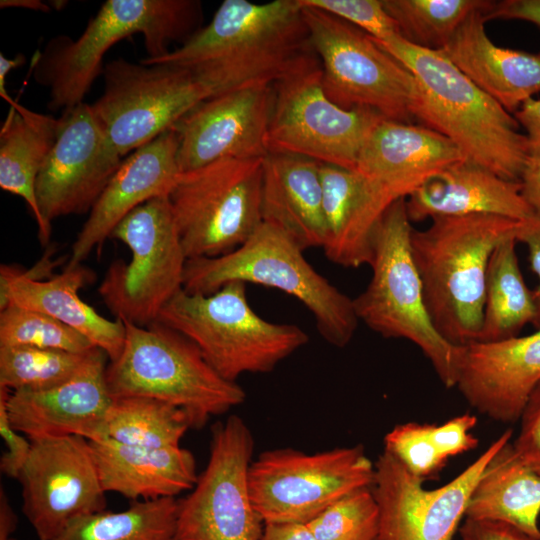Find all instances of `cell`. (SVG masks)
Returning <instances> with one entry per match:
<instances>
[{"label":"cell","mask_w":540,"mask_h":540,"mask_svg":"<svg viewBox=\"0 0 540 540\" xmlns=\"http://www.w3.org/2000/svg\"><path fill=\"white\" fill-rule=\"evenodd\" d=\"M91 275L80 264L40 280L25 276L21 269L2 264L0 309L16 305L49 315L78 331L103 350L109 361H114L124 347L125 324L118 318L109 320L103 317L80 298L78 292Z\"/></svg>","instance_id":"26"},{"label":"cell","mask_w":540,"mask_h":540,"mask_svg":"<svg viewBox=\"0 0 540 540\" xmlns=\"http://www.w3.org/2000/svg\"><path fill=\"white\" fill-rule=\"evenodd\" d=\"M514 117L526 131L529 155L540 156V98L524 102Z\"/></svg>","instance_id":"46"},{"label":"cell","mask_w":540,"mask_h":540,"mask_svg":"<svg viewBox=\"0 0 540 540\" xmlns=\"http://www.w3.org/2000/svg\"><path fill=\"white\" fill-rule=\"evenodd\" d=\"M179 137L171 128L122 160L78 233L66 267L81 264L100 252L120 221L156 197L168 196L179 176Z\"/></svg>","instance_id":"22"},{"label":"cell","mask_w":540,"mask_h":540,"mask_svg":"<svg viewBox=\"0 0 540 540\" xmlns=\"http://www.w3.org/2000/svg\"><path fill=\"white\" fill-rule=\"evenodd\" d=\"M515 237L500 243L489 261L482 327L477 342H497L518 336L536 318V308L523 278Z\"/></svg>","instance_id":"32"},{"label":"cell","mask_w":540,"mask_h":540,"mask_svg":"<svg viewBox=\"0 0 540 540\" xmlns=\"http://www.w3.org/2000/svg\"><path fill=\"white\" fill-rule=\"evenodd\" d=\"M512 436L511 429L504 431L460 474L432 490L383 450L374 463L372 484L379 507L376 540H453L486 463Z\"/></svg>","instance_id":"16"},{"label":"cell","mask_w":540,"mask_h":540,"mask_svg":"<svg viewBox=\"0 0 540 540\" xmlns=\"http://www.w3.org/2000/svg\"><path fill=\"white\" fill-rule=\"evenodd\" d=\"M263 159H223L179 174L168 199L187 259L226 255L260 226Z\"/></svg>","instance_id":"9"},{"label":"cell","mask_w":540,"mask_h":540,"mask_svg":"<svg viewBox=\"0 0 540 540\" xmlns=\"http://www.w3.org/2000/svg\"><path fill=\"white\" fill-rule=\"evenodd\" d=\"M521 193L535 212H540V156H530L520 177Z\"/></svg>","instance_id":"47"},{"label":"cell","mask_w":540,"mask_h":540,"mask_svg":"<svg viewBox=\"0 0 540 540\" xmlns=\"http://www.w3.org/2000/svg\"><path fill=\"white\" fill-rule=\"evenodd\" d=\"M406 198L384 213L374 239L372 276L353 299L359 322L386 338L415 344L446 388L456 387L461 347L448 342L428 312L421 278L411 250L413 231Z\"/></svg>","instance_id":"8"},{"label":"cell","mask_w":540,"mask_h":540,"mask_svg":"<svg viewBox=\"0 0 540 540\" xmlns=\"http://www.w3.org/2000/svg\"><path fill=\"white\" fill-rule=\"evenodd\" d=\"M520 428L512 442L519 457L540 474V382L530 394L519 419Z\"/></svg>","instance_id":"41"},{"label":"cell","mask_w":540,"mask_h":540,"mask_svg":"<svg viewBox=\"0 0 540 540\" xmlns=\"http://www.w3.org/2000/svg\"><path fill=\"white\" fill-rule=\"evenodd\" d=\"M261 214L262 222L279 228L303 251L323 248L326 223L320 163L268 153L263 159Z\"/></svg>","instance_id":"28"},{"label":"cell","mask_w":540,"mask_h":540,"mask_svg":"<svg viewBox=\"0 0 540 540\" xmlns=\"http://www.w3.org/2000/svg\"><path fill=\"white\" fill-rule=\"evenodd\" d=\"M91 351L73 353L27 346L0 347V388L13 392L57 386L78 371Z\"/></svg>","instance_id":"36"},{"label":"cell","mask_w":540,"mask_h":540,"mask_svg":"<svg viewBox=\"0 0 540 540\" xmlns=\"http://www.w3.org/2000/svg\"><path fill=\"white\" fill-rule=\"evenodd\" d=\"M516 239L526 246L531 270L538 278V285L532 290L536 308L533 325L536 329H540V212H535L530 218L522 221Z\"/></svg>","instance_id":"44"},{"label":"cell","mask_w":540,"mask_h":540,"mask_svg":"<svg viewBox=\"0 0 540 540\" xmlns=\"http://www.w3.org/2000/svg\"><path fill=\"white\" fill-rule=\"evenodd\" d=\"M56 142L36 180L35 194L47 237L56 218L91 211L119 168L91 105L63 111Z\"/></svg>","instance_id":"18"},{"label":"cell","mask_w":540,"mask_h":540,"mask_svg":"<svg viewBox=\"0 0 540 540\" xmlns=\"http://www.w3.org/2000/svg\"><path fill=\"white\" fill-rule=\"evenodd\" d=\"M375 466L362 445L317 453L262 452L249 468L253 505L265 523H308L344 495L372 486Z\"/></svg>","instance_id":"12"},{"label":"cell","mask_w":540,"mask_h":540,"mask_svg":"<svg viewBox=\"0 0 540 540\" xmlns=\"http://www.w3.org/2000/svg\"><path fill=\"white\" fill-rule=\"evenodd\" d=\"M385 451L424 482L437 480L452 452L442 424L406 422L394 426L383 439Z\"/></svg>","instance_id":"38"},{"label":"cell","mask_w":540,"mask_h":540,"mask_svg":"<svg viewBox=\"0 0 540 540\" xmlns=\"http://www.w3.org/2000/svg\"><path fill=\"white\" fill-rule=\"evenodd\" d=\"M232 281L278 289L301 302L313 315L325 341L343 348L359 324L353 299L306 260L303 250L279 228L262 222L234 251L215 258L187 259L183 289L210 294Z\"/></svg>","instance_id":"5"},{"label":"cell","mask_w":540,"mask_h":540,"mask_svg":"<svg viewBox=\"0 0 540 540\" xmlns=\"http://www.w3.org/2000/svg\"><path fill=\"white\" fill-rule=\"evenodd\" d=\"M488 0H382L399 35L421 48L440 50L472 12L487 9Z\"/></svg>","instance_id":"35"},{"label":"cell","mask_w":540,"mask_h":540,"mask_svg":"<svg viewBox=\"0 0 540 540\" xmlns=\"http://www.w3.org/2000/svg\"><path fill=\"white\" fill-rule=\"evenodd\" d=\"M261 540H317L304 523H265Z\"/></svg>","instance_id":"48"},{"label":"cell","mask_w":540,"mask_h":540,"mask_svg":"<svg viewBox=\"0 0 540 540\" xmlns=\"http://www.w3.org/2000/svg\"><path fill=\"white\" fill-rule=\"evenodd\" d=\"M459 534L460 540H536L504 522L469 518L461 524Z\"/></svg>","instance_id":"43"},{"label":"cell","mask_w":540,"mask_h":540,"mask_svg":"<svg viewBox=\"0 0 540 540\" xmlns=\"http://www.w3.org/2000/svg\"><path fill=\"white\" fill-rule=\"evenodd\" d=\"M175 497L132 501L122 511H99L71 522L54 540H174Z\"/></svg>","instance_id":"34"},{"label":"cell","mask_w":540,"mask_h":540,"mask_svg":"<svg viewBox=\"0 0 540 540\" xmlns=\"http://www.w3.org/2000/svg\"><path fill=\"white\" fill-rule=\"evenodd\" d=\"M540 474L519 457L511 440L486 463L465 518L504 522L540 540Z\"/></svg>","instance_id":"30"},{"label":"cell","mask_w":540,"mask_h":540,"mask_svg":"<svg viewBox=\"0 0 540 540\" xmlns=\"http://www.w3.org/2000/svg\"><path fill=\"white\" fill-rule=\"evenodd\" d=\"M0 129V187L22 197L32 212L43 246L50 239L37 205L35 187L39 172L58 136L60 121L32 111L13 99Z\"/></svg>","instance_id":"31"},{"label":"cell","mask_w":540,"mask_h":540,"mask_svg":"<svg viewBox=\"0 0 540 540\" xmlns=\"http://www.w3.org/2000/svg\"><path fill=\"white\" fill-rule=\"evenodd\" d=\"M156 321L191 340L211 367L231 382L245 373L271 372L309 340L295 324L258 315L248 302L247 284L240 281L210 294L182 288Z\"/></svg>","instance_id":"7"},{"label":"cell","mask_w":540,"mask_h":540,"mask_svg":"<svg viewBox=\"0 0 540 540\" xmlns=\"http://www.w3.org/2000/svg\"><path fill=\"white\" fill-rule=\"evenodd\" d=\"M142 64L189 70L211 93L274 83L319 61L297 0H225L179 48Z\"/></svg>","instance_id":"1"},{"label":"cell","mask_w":540,"mask_h":540,"mask_svg":"<svg viewBox=\"0 0 540 540\" xmlns=\"http://www.w3.org/2000/svg\"><path fill=\"white\" fill-rule=\"evenodd\" d=\"M193 428L189 414L169 403L142 396L112 397L104 425V438L144 447L180 446Z\"/></svg>","instance_id":"33"},{"label":"cell","mask_w":540,"mask_h":540,"mask_svg":"<svg viewBox=\"0 0 540 540\" xmlns=\"http://www.w3.org/2000/svg\"><path fill=\"white\" fill-rule=\"evenodd\" d=\"M487 20H521L540 29V0H502L494 1L486 11Z\"/></svg>","instance_id":"45"},{"label":"cell","mask_w":540,"mask_h":540,"mask_svg":"<svg viewBox=\"0 0 540 540\" xmlns=\"http://www.w3.org/2000/svg\"><path fill=\"white\" fill-rule=\"evenodd\" d=\"M300 7L327 98L346 110L367 108L386 119L411 123L416 84L410 71L361 29L329 13Z\"/></svg>","instance_id":"11"},{"label":"cell","mask_w":540,"mask_h":540,"mask_svg":"<svg viewBox=\"0 0 540 540\" xmlns=\"http://www.w3.org/2000/svg\"><path fill=\"white\" fill-rule=\"evenodd\" d=\"M464 159L452 141L426 126L383 119L367 137L355 170L400 199Z\"/></svg>","instance_id":"23"},{"label":"cell","mask_w":540,"mask_h":540,"mask_svg":"<svg viewBox=\"0 0 540 540\" xmlns=\"http://www.w3.org/2000/svg\"><path fill=\"white\" fill-rule=\"evenodd\" d=\"M107 355L94 348L65 382L39 391H13L7 397L12 426L31 441L81 436L104 438L112 396L106 382Z\"/></svg>","instance_id":"20"},{"label":"cell","mask_w":540,"mask_h":540,"mask_svg":"<svg viewBox=\"0 0 540 540\" xmlns=\"http://www.w3.org/2000/svg\"><path fill=\"white\" fill-rule=\"evenodd\" d=\"M490 8L469 14L439 51L514 114L540 93V51L509 49L493 43L485 31L486 11Z\"/></svg>","instance_id":"25"},{"label":"cell","mask_w":540,"mask_h":540,"mask_svg":"<svg viewBox=\"0 0 540 540\" xmlns=\"http://www.w3.org/2000/svg\"><path fill=\"white\" fill-rule=\"evenodd\" d=\"M302 7L329 13L361 29L377 41L399 35L382 0H297ZM400 36V35H399Z\"/></svg>","instance_id":"40"},{"label":"cell","mask_w":540,"mask_h":540,"mask_svg":"<svg viewBox=\"0 0 540 540\" xmlns=\"http://www.w3.org/2000/svg\"><path fill=\"white\" fill-rule=\"evenodd\" d=\"M411 222L428 218L495 215L524 221L535 211L519 181L504 179L464 159L428 179L406 198Z\"/></svg>","instance_id":"27"},{"label":"cell","mask_w":540,"mask_h":540,"mask_svg":"<svg viewBox=\"0 0 540 540\" xmlns=\"http://www.w3.org/2000/svg\"><path fill=\"white\" fill-rule=\"evenodd\" d=\"M123 322V350L106 368L112 397L142 396L169 403L189 414L194 429L245 401L244 389L219 375L180 332L159 321L148 326Z\"/></svg>","instance_id":"6"},{"label":"cell","mask_w":540,"mask_h":540,"mask_svg":"<svg viewBox=\"0 0 540 540\" xmlns=\"http://www.w3.org/2000/svg\"><path fill=\"white\" fill-rule=\"evenodd\" d=\"M17 480L39 540H54L74 520L106 508L90 441L81 436L33 440Z\"/></svg>","instance_id":"17"},{"label":"cell","mask_w":540,"mask_h":540,"mask_svg":"<svg viewBox=\"0 0 540 540\" xmlns=\"http://www.w3.org/2000/svg\"><path fill=\"white\" fill-rule=\"evenodd\" d=\"M1 8H22L43 13H49L52 8L41 0H1Z\"/></svg>","instance_id":"51"},{"label":"cell","mask_w":540,"mask_h":540,"mask_svg":"<svg viewBox=\"0 0 540 540\" xmlns=\"http://www.w3.org/2000/svg\"><path fill=\"white\" fill-rule=\"evenodd\" d=\"M90 446L104 491L132 501L176 497L198 479L194 455L181 445L144 448L102 438Z\"/></svg>","instance_id":"29"},{"label":"cell","mask_w":540,"mask_h":540,"mask_svg":"<svg viewBox=\"0 0 540 540\" xmlns=\"http://www.w3.org/2000/svg\"><path fill=\"white\" fill-rule=\"evenodd\" d=\"M26 62L23 54H17L14 58H7L0 53V95L8 103L12 100L6 90V77L8 73Z\"/></svg>","instance_id":"50"},{"label":"cell","mask_w":540,"mask_h":540,"mask_svg":"<svg viewBox=\"0 0 540 540\" xmlns=\"http://www.w3.org/2000/svg\"><path fill=\"white\" fill-rule=\"evenodd\" d=\"M17 515L9 503L4 488H0V540H14L12 535L17 527Z\"/></svg>","instance_id":"49"},{"label":"cell","mask_w":540,"mask_h":540,"mask_svg":"<svg viewBox=\"0 0 540 540\" xmlns=\"http://www.w3.org/2000/svg\"><path fill=\"white\" fill-rule=\"evenodd\" d=\"M272 105V85L226 92L198 104L173 127L180 172L223 159L265 157Z\"/></svg>","instance_id":"19"},{"label":"cell","mask_w":540,"mask_h":540,"mask_svg":"<svg viewBox=\"0 0 540 540\" xmlns=\"http://www.w3.org/2000/svg\"><path fill=\"white\" fill-rule=\"evenodd\" d=\"M375 41L415 79L413 118L452 141L468 160L504 179L520 180L530 155L514 115L441 51L417 47L399 35Z\"/></svg>","instance_id":"2"},{"label":"cell","mask_w":540,"mask_h":540,"mask_svg":"<svg viewBox=\"0 0 540 540\" xmlns=\"http://www.w3.org/2000/svg\"><path fill=\"white\" fill-rule=\"evenodd\" d=\"M9 392L0 388V435L6 447L0 459V470L7 477L17 480L30 455L32 441L17 431L10 422L7 409Z\"/></svg>","instance_id":"42"},{"label":"cell","mask_w":540,"mask_h":540,"mask_svg":"<svg viewBox=\"0 0 540 540\" xmlns=\"http://www.w3.org/2000/svg\"><path fill=\"white\" fill-rule=\"evenodd\" d=\"M268 153H286L355 170L360 151L384 118L367 108L346 110L327 98L320 62L272 85Z\"/></svg>","instance_id":"14"},{"label":"cell","mask_w":540,"mask_h":540,"mask_svg":"<svg viewBox=\"0 0 540 540\" xmlns=\"http://www.w3.org/2000/svg\"><path fill=\"white\" fill-rule=\"evenodd\" d=\"M254 439L245 421L230 415L211 429L205 469L178 503L174 540H261L264 522L249 489Z\"/></svg>","instance_id":"15"},{"label":"cell","mask_w":540,"mask_h":540,"mask_svg":"<svg viewBox=\"0 0 540 540\" xmlns=\"http://www.w3.org/2000/svg\"><path fill=\"white\" fill-rule=\"evenodd\" d=\"M27 346L87 353L96 348L78 331L38 311L16 305L0 309V347Z\"/></svg>","instance_id":"37"},{"label":"cell","mask_w":540,"mask_h":540,"mask_svg":"<svg viewBox=\"0 0 540 540\" xmlns=\"http://www.w3.org/2000/svg\"><path fill=\"white\" fill-rule=\"evenodd\" d=\"M111 238L129 248L131 259L111 263L99 294L116 318L148 326L183 288L187 257L168 196L153 198L132 210Z\"/></svg>","instance_id":"10"},{"label":"cell","mask_w":540,"mask_h":540,"mask_svg":"<svg viewBox=\"0 0 540 540\" xmlns=\"http://www.w3.org/2000/svg\"><path fill=\"white\" fill-rule=\"evenodd\" d=\"M539 382L540 329L461 347L456 387L473 409L494 421L518 422Z\"/></svg>","instance_id":"21"},{"label":"cell","mask_w":540,"mask_h":540,"mask_svg":"<svg viewBox=\"0 0 540 540\" xmlns=\"http://www.w3.org/2000/svg\"><path fill=\"white\" fill-rule=\"evenodd\" d=\"M197 0H107L76 39L58 35L33 61L34 78L48 88V108L68 109L83 103L99 74L106 52L119 41L141 33L148 59L181 45L202 28Z\"/></svg>","instance_id":"4"},{"label":"cell","mask_w":540,"mask_h":540,"mask_svg":"<svg viewBox=\"0 0 540 540\" xmlns=\"http://www.w3.org/2000/svg\"><path fill=\"white\" fill-rule=\"evenodd\" d=\"M102 74L104 91L91 108L121 158L173 128L211 97L189 70L171 64L118 58L107 63Z\"/></svg>","instance_id":"13"},{"label":"cell","mask_w":540,"mask_h":540,"mask_svg":"<svg viewBox=\"0 0 540 540\" xmlns=\"http://www.w3.org/2000/svg\"><path fill=\"white\" fill-rule=\"evenodd\" d=\"M326 257L346 268L370 265L377 227L398 199L356 170L320 163Z\"/></svg>","instance_id":"24"},{"label":"cell","mask_w":540,"mask_h":540,"mask_svg":"<svg viewBox=\"0 0 540 540\" xmlns=\"http://www.w3.org/2000/svg\"><path fill=\"white\" fill-rule=\"evenodd\" d=\"M522 221L495 215L438 217L413 229L411 250L430 317L438 332L462 347L479 339L487 270L495 248L517 237Z\"/></svg>","instance_id":"3"},{"label":"cell","mask_w":540,"mask_h":540,"mask_svg":"<svg viewBox=\"0 0 540 540\" xmlns=\"http://www.w3.org/2000/svg\"><path fill=\"white\" fill-rule=\"evenodd\" d=\"M306 525L317 540H376L379 507L372 486L344 495Z\"/></svg>","instance_id":"39"},{"label":"cell","mask_w":540,"mask_h":540,"mask_svg":"<svg viewBox=\"0 0 540 540\" xmlns=\"http://www.w3.org/2000/svg\"><path fill=\"white\" fill-rule=\"evenodd\" d=\"M67 4L68 2L63 0H53L49 2L50 7L57 11L62 10Z\"/></svg>","instance_id":"52"}]
</instances>
